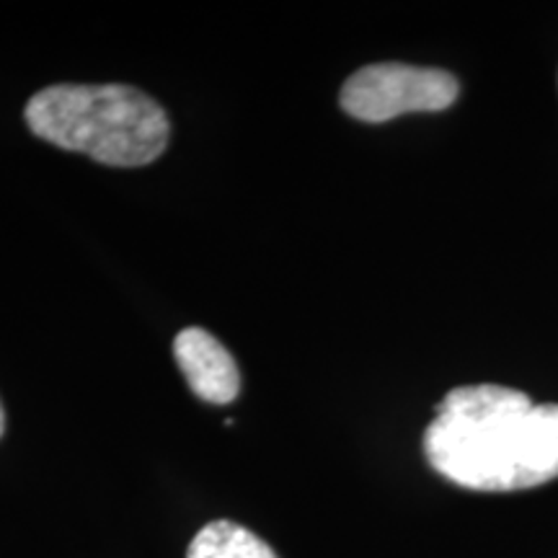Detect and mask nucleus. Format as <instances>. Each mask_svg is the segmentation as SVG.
I'll return each instance as SVG.
<instances>
[{
    "mask_svg": "<svg viewBox=\"0 0 558 558\" xmlns=\"http://www.w3.org/2000/svg\"><path fill=\"white\" fill-rule=\"evenodd\" d=\"M424 456L439 476L471 492H520L558 478V403L522 390H450L424 432Z\"/></svg>",
    "mask_w": 558,
    "mask_h": 558,
    "instance_id": "1",
    "label": "nucleus"
},
{
    "mask_svg": "<svg viewBox=\"0 0 558 558\" xmlns=\"http://www.w3.org/2000/svg\"><path fill=\"white\" fill-rule=\"evenodd\" d=\"M24 117L47 143L120 169L153 163L171 135L166 111L140 88L120 83L41 88L26 104Z\"/></svg>",
    "mask_w": 558,
    "mask_h": 558,
    "instance_id": "2",
    "label": "nucleus"
},
{
    "mask_svg": "<svg viewBox=\"0 0 558 558\" xmlns=\"http://www.w3.org/2000/svg\"><path fill=\"white\" fill-rule=\"evenodd\" d=\"M458 94L456 75L448 70L378 62L349 75L339 104L354 120L380 124L409 111H442L456 104Z\"/></svg>",
    "mask_w": 558,
    "mask_h": 558,
    "instance_id": "3",
    "label": "nucleus"
},
{
    "mask_svg": "<svg viewBox=\"0 0 558 558\" xmlns=\"http://www.w3.org/2000/svg\"><path fill=\"white\" fill-rule=\"evenodd\" d=\"M177 365L194 396L207 403H230L241 390V375L233 354L213 333L190 326L173 339Z\"/></svg>",
    "mask_w": 558,
    "mask_h": 558,
    "instance_id": "4",
    "label": "nucleus"
},
{
    "mask_svg": "<svg viewBox=\"0 0 558 558\" xmlns=\"http://www.w3.org/2000/svg\"><path fill=\"white\" fill-rule=\"evenodd\" d=\"M186 558H277V554L248 527L218 520L194 535Z\"/></svg>",
    "mask_w": 558,
    "mask_h": 558,
    "instance_id": "5",
    "label": "nucleus"
},
{
    "mask_svg": "<svg viewBox=\"0 0 558 558\" xmlns=\"http://www.w3.org/2000/svg\"><path fill=\"white\" fill-rule=\"evenodd\" d=\"M5 429V414H3V407H0V435H3Z\"/></svg>",
    "mask_w": 558,
    "mask_h": 558,
    "instance_id": "6",
    "label": "nucleus"
}]
</instances>
